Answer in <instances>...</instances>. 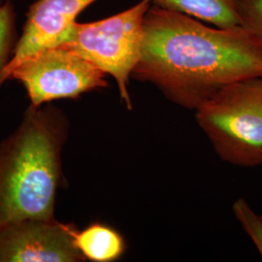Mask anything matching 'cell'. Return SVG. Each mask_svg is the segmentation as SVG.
I'll return each instance as SVG.
<instances>
[{"label": "cell", "mask_w": 262, "mask_h": 262, "mask_svg": "<svg viewBox=\"0 0 262 262\" xmlns=\"http://www.w3.org/2000/svg\"><path fill=\"white\" fill-rule=\"evenodd\" d=\"M240 26L262 42V0H234Z\"/></svg>", "instance_id": "7c38bea8"}, {"label": "cell", "mask_w": 262, "mask_h": 262, "mask_svg": "<svg viewBox=\"0 0 262 262\" xmlns=\"http://www.w3.org/2000/svg\"><path fill=\"white\" fill-rule=\"evenodd\" d=\"M97 0H37L28 9L23 33L9 62L0 73V85L19 62L49 48L61 46L77 17Z\"/></svg>", "instance_id": "52a82bcc"}, {"label": "cell", "mask_w": 262, "mask_h": 262, "mask_svg": "<svg viewBox=\"0 0 262 262\" xmlns=\"http://www.w3.org/2000/svg\"><path fill=\"white\" fill-rule=\"evenodd\" d=\"M3 4V2H2V0H0V6Z\"/></svg>", "instance_id": "4fadbf2b"}, {"label": "cell", "mask_w": 262, "mask_h": 262, "mask_svg": "<svg viewBox=\"0 0 262 262\" xmlns=\"http://www.w3.org/2000/svg\"><path fill=\"white\" fill-rule=\"evenodd\" d=\"M152 6L181 13L215 28L240 26L234 0H149Z\"/></svg>", "instance_id": "ba28073f"}, {"label": "cell", "mask_w": 262, "mask_h": 262, "mask_svg": "<svg viewBox=\"0 0 262 262\" xmlns=\"http://www.w3.org/2000/svg\"><path fill=\"white\" fill-rule=\"evenodd\" d=\"M73 225L25 220L0 227V262H82Z\"/></svg>", "instance_id": "8992f818"}, {"label": "cell", "mask_w": 262, "mask_h": 262, "mask_svg": "<svg viewBox=\"0 0 262 262\" xmlns=\"http://www.w3.org/2000/svg\"><path fill=\"white\" fill-rule=\"evenodd\" d=\"M75 244L85 259L95 262L117 260L125 250L122 235L102 224H93L77 230Z\"/></svg>", "instance_id": "9c48e42d"}, {"label": "cell", "mask_w": 262, "mask_h": 262, "mask_svg": "<svg viewBox=\"0 0 262 262\" xmlns=\"http://www.w3.org/2000/svg\"><path fill=\"white\" fill-rule=\"evenodd\" d=\"M106 74L98 67L64 46L45 49L11 69L5 82L18 80L25 86L31 106L41 107L60 98L108 85Z\"/></svg>", "instance_id": "5b68a950"}, {"label": "cell", "mask_w": 262, "mask_h": 262, "mask_svg": "<svg viewBox=\"0 0 262 262\" xmlns=\"http://www.w3.org/2000/svg\"><path fill=\"white\" fill-rule=\"evenodd\" d=\"M173 103L196 110L228 84L262 77V42L241 26L210 28L150 6L132 76Z\"/></svg>", "instance_id": "6da1fadb"}, {"label": "cell", "mask_w": 262, "mask_h": 262, "mask_svg": "<svg viewBox=\"0 0 262 262\" xmlns=\"http://www.w3.org/2000/svg\"><path fill=\"white\" fill-rule=\"evenodd\" d=\"M67 128L59 110L30 106L19 128L0 144V227L55 220Z\"/></svg>", "instance_id": "7a4b0ae2"}, {"label": "cell", "mask_w": 262, "mask_h": 262, "mask_svg": "<svg viewBox=\"0 0 262 262\" xmlns=\"http://www.w3.org/2000/svg\"><path fill=\"white\" fill-rule=\"evenodd\" d=\"M150 6L149 0H141L129 9L106 19L76 21L61 45L83 56L106 75L112 76L128 110H132L129 78L140 58L144 19Z\"/></svg>", "instance_id": "277c9868"}, {"label": "cell", "mask_w": 262, "mask_h": 262, "mask_svg": "<svg viewBox=\"0 0 262 262\" xmlns=\"http://www.w3.org/2000/svg\"><path fill=\"white\" fill-rule=\"evenodd\" d=\"M195 111L221 159L241 167L262 165V77L226 85Z\"/></svg>", "instance_id": "3957f363"}, {"label": "cell", "mask_w": 262, "mask_h": 262, "mask_svg": "<svg viewBox=\"0 0 262 262\" xmlns=\"http://www.w3.org/2000/svg\"><path fill=\"white\" fill-rule=\"evenodd\" d=\"M232 209L235 217L253 240L262 257V216L257 215L244 198L237 199Z\"/></svg>", "instance_id": "8fae6325"}, {"label": "cell", "mask_w": 262, "mask_h": 262, "mask_svg": "<svg viewBox=\"0 0 262 262\" xmlns=\"http://www.w3.org/2000/svg\"><path fill=\"white\" fill-rule=\"evenodd\" d=\"M18 40L17 15L8 0L0 6V73L9 62Z\"/></svg>", "instance_id": "30bf717a"}]
</instances>
